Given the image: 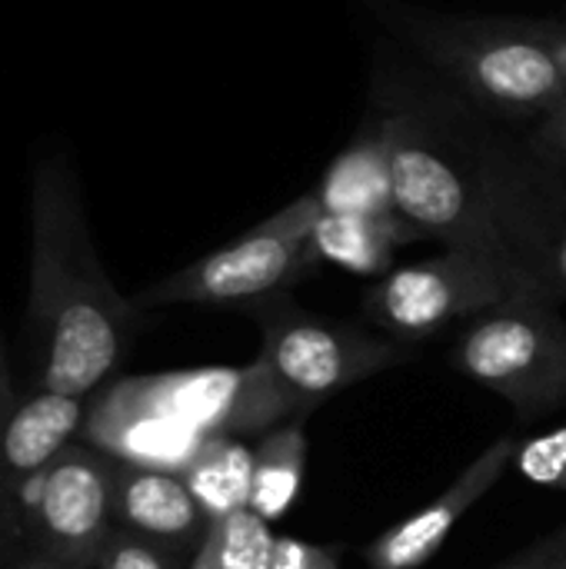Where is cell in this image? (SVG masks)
I'll return each instance as SVG.
<instances>
[{"mask_svg": "<svg viewBox=\"0 0 566 569\" xmlns=\"http://www.w3.org/2000/svg\"><path fill=\"white\" fill-rule=\"evenodd\" d=\"M534 147L557 167H566V97L537 120Z\"/></svg>", "mask_w": 566, "mask_h": 569, "instance_id": "cell-22", "label": "cell"}, {"mask_svg": "<svg viewBox=\"0 0 566 569\" xmlns=\"http://www.w3.org/2000/svg\"><path fill=\"white\" fill-rule=\"evenodd\" d=\"M113 530V457L87 440L67 443L37 477L23 550L57 563L93 569Z\"/></svg>", "mask_w": 566, "mask_h": 569, "instance_id": "cell-9", "label": "cell"}, {"mask_svg": "<svg viewBox=\"0 0 566 569\" xmlns=\"http://www.w3.org/2000/svg\"><path fill=\"white\" fill-rule=\"evenodd\" d=\"M320 217L317 193H304L260 220L254 230L207 257L173 270L133 297L137 310L157 307H230L250 310L287 293L314 267L310 233Z\"/></svg>", "mask_w": 566, "mask_h": 569, "instance_id": "cell-4", "label": "cell"}, {"mask_svg": "<svg viewBox=\"0 0 566 569\" xmlns=\"http://www.w3.org/2000/svg\"><path fill=\"white\" fill-rule=\"evenodd\" d=\"M367 7L477 110L540 120L566 97V27L560 23L460 17L404 0H367Z\"/></svg>", "mask_w": 566, "mask_h": 569, "instance_id": "cell-3", "label": "cell"}, {"mask_svg": "<svg viewBox=\"0 0 566 569\" xmlns=\"http://www.w3.org/2000/svg\"><path fill=\"white\" fill-rule=\"evenodd\" d=\"M247 313L260 327V367L307 417L334 393L410 360L407 343L317 317L287 293Z\"/></svg>", "mask_w": 566, "mask_h": 569, "instance_id": "cell-6", "label": "cell"}, {"mask_svg": "<svg viewBox=\"0 0 566 569\" xmlns=\"http://www.w3.org/2000/svg\"><path fill=\"white\" fill-rule=\"evenodd\" d=\"M10 569H87V567H70V563H57V560H47V557H33V553H27V557H20V560H17Z\"/></svg>", "mask_w": 566, "mask_h": 569, "instance_id": "cell-25", "label": "cell"}, {"mask_svg": "<svg viewBox=\"0 0 566 569\" xmlns=\"http://www.w3.org/2000/svg\"><path fill=\"white\" fill-rule=\"evenodd\" d=\"M314 193L324 213H367V217L397 213L390 137L377 110L360 127V133L334 157Z\"/></svg>", "mask_w": 566, "mask_h": 569, "instance_id": "cell-14", "label": "cell"}, {"mask_svg": "<svg viewBox=\"0 0 566 569\" xmlns=\"http://www.w3.org/2000/svg\"><path fill=\"white\" fill-rule=\"evenodd\" d=\"M307 473V417H290L257 437L250 510L277 523L300 497Z\"/></svg>", "mask_w": 566, "mask_h": 569, "instance_id": "cell-16", "label": "cell"}, {"mask_svg": "<svg viewBox=\"0 0 566 569\" xmlns=\"http://www.w3.org/2000/svg\"><path fill=\"white\" fill-rule=\"evenodd\" d=\"M113 527L193 560L210 520L180 473L113 460Z\"/></svg>", "mask_w": 566, "mask_h": 569, "instance_id": "cell-13", "label": "cell"}, {"mask_svg": "<svg viewBox=\"0 0 566 569\" xmlns=\"http://www.w3.org/2000/svg\"><path fill=\"white\" fill-rule=\"evenodd\" d=\"M514 470L537 487L566 490V423L524 440L517 447Z\"/></svg>", "mask_w": 566, "mask_h": 569, "instance_id": "cell-20", "label": "cell"}, {"mask_svg": "<svg viewBox=\"0 0 566 569\" xmlns=\"http://www.w3.org/2000/svg\"><path fill=\"white\" fill-rule=\"evenodd\" d=\"M540 153V150H537ZM550 160L524 157L487 137L494 217L524 287L566 297V187L547 177Z\"/></svg>", "mask_w": 566, "mask_h": 569, "instance_id": "cell-10", "label": "cell"}, {"mask_svg": "<svg viewBox=\"0 0 566 569\" xmlns=\"http://www.w3.org/2000/svg\"><path fill=\"white\" fill-rule=\"evenodd\" d=\"M380 83L377 113L390 137L397 213L420 237L490 253L514 270L494 217L487 137L464 127L444 100L414 93L400 77Z\"/></svg>", "mask_w": 566, "mask_h": 569, "instance_id": "cell-2", "label": "cell"}, {"mask_svg": "<svg viewBox=\"0 0 566 569\" xmlns=\"http://www.w3.org/2000/svg\"><path fill=\"white\" fill-rule=\"evenodd\" d=\"M504 569H566V527L547 533L534 547H527Z\"/></svg>", "mask_w": 566, "mask_h": 569, "instance_id": "cell-23", "label": "cell"}, {"mask_svg": "<svg viewBox=\"0 0 566 569\" xmlns=\"http://www.w3.org/2000/svg\"><path fill=\"white\" fill-rule=\"evenodd\" d=\"M450 360L520 417H544L566 403V320L547 293L520 290L474 317Z\"/></svg>", "mask_w": 566, "mask_h": 569, "instance_id": "cell-5", "label": "cell"}, {"mask_svg": "<svg viewBox=\"0 0 566 569\" xmlns=\"http://www.w3.org/2000/svg\"><path fill=\"white\" fill-rule=\"evenodd\" d=\"M93 569H190V557L113 527Z\"/></svg>", "mask_w": 566, "mask_h": 569, "instance_id": "cell-19", "label": "cell"}, {"mask_svg": "<svg viewBox=\"0 0 566 569\" xmlns=\"http://www.w3.org/2000/svg\"><path fill=\"white\" fill-rule=\"evenodd\" d=\"M20 403L13 383H10V370H7V357H3V343H0V423L10 417V410Z\"/></svg>", "mask_w": 566, "mask_h": 569, "instance_id": "cell-24", "label": "cell"}, {"mask_svg": "<svg viewBox=\"0 0 566 569\" xmlns=\"http://www.w3.org/2000/svg\"><path fill=\"white\" fill-rule=\"evenodd\" d=\"M277 533L250 507L210 520L207 537L193 560L214 569H270L277 553Z\"/></svg>", "mask_w": 566, "mask_h": 569, "instance_id": "cell-18", "label": "cell"}, {"mask_svg": "<svg viewBox=\"0 0 566 569\" xmlns=\"http://www.w3.org/2000/svg\"><path fill=\"white\" fill-rule=\"evenodd\" d=\"M137 303L107 277L73 167L40 157L30 187V297L27 320L37 340V390L87 400L123 360Z\"/></svg>", "mask_w": 566, "mask_h": 569, "instance_id": "cell-1", "label": "cell"}, {"mask_svg": "<svg viewBox=\"0 0 566 569\" xmlns=\"http://www.w3.org/2000/svg\"><path fill=\"white\" fill-rule=\"evenodd\" d=\"M190 569H214V567H207V563H200V560H190Z\"/></svg>", "mask_w": 566, "mask_h": 569, "instance_id": "cell-26", "label": "cell"}, {"mask_svg": "<svg viewBox=\"0 0 566 569\" xmlns=\"http://www.w3.org/2000/svg\"><path fill=\"white\" fill-rule=\"evenodd\" d=\"M103 393L117 403L180 423L197 437H217V433L260 437L264 430L290 417H307L274 383V377L260 367V360L247 367L130 377V380H117Z\"/></svg>", "mask_w": 566, "mask_h": 569, "instance_id": "cell-8", "label": "cell"}, {"mask_svg": "<svg viewBox=\"0 0 566 569\" xmlns=\"http://www.w3.org/2000/svg\"><path fill=\"white\" fill-rule=\"evenodd\" d=\"M527 290L517 273L480 250L444 247L430 260L394 267L364 293V317L397 343H420L460 320H474Z\"/></svg>", "mask_w": 566, "mask_h": 569, "instance_id": "cell-7", "label": "cell"}, {"mask_svg": "<svg viewBox=\"0 0 566 569\" xmlns=\"http://www.w3.org/2000/svg\"><path fill=\"white\" fill-rule=\"evenodd\" d=\"M180 477L187 480L190 493L203 507L207 520L244 510L250 507L254 447H247L244 437H230V433L207 437Z\"/></svg>", "mask_w": 566, "mask_h": 569, "instance_id": "cell-17", "label": "cell"}, {"mask_svg": "<svg viewBox=\"0 0 566 569\" xmlns=\"http://www.w3.org/2000/svg\"><path fill=\"white\" fill-rule=\"evenodd\" d=\"M517 437L494 440L430 507L410 513L397 527L384 530L377 540L367 543L364 560L370 569H420L430 563L440 547L450 540V533L460 527V520L500 483V477L514 467L517 457Z\"/></svg>", "mask_w": 566, "mask_h": 569, "instance_id": "cell-12", "label": "cell"}, {"mask_svg": "<svg viewBox=\"0 0 566 569\" xmlns=\"http://www.w3.org/2000/svg\"><path fill=\"white\" fill-rule=\"evenodd\" d=\"M270 569H340V557L330 547H317V543H304L294 537H280L277 540V553H274V567Z\"/></svg>", "mask_w": 566, "mask_h": 569, "instance_id": "cell-21", "label": "cell"}, {"mask_svg": "<svg viewBox=\"0 0 566 569\" xmlns=\"http://www.w3.org/2000/svg\"><path fill=\"white\" fill-rule=\"evenodd\" d=\"M83 420L87 400L37 390L0 423V569L27 557L23 523L33 483L50 460L80 437Z\"/></svg>", "mask_w": 566, "mask_h": 569, "instance_id": "cell-11", "label": "cell"}, {"mask_svg": "<svg viewBox=\"0 0 566 569\" xmlns=\"http://www.w3.org/2000/svg\"><path fill=\"white\" fill-rule=\"evenodd\" d=\"M424 240L400 213L367 217V213H324L310 233V253L320 263H334L357 277H384L394 270L400 247Z\"/></svg>", "mask_w": 566, "mask_h": 569, "instance_id": "cell-15", "label": "cell"}]
</instances>
